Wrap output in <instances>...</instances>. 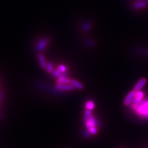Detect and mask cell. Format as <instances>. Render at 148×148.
I'll use <instances>...</instances> for the list:
<instances>
[{"label": "cell", "mask_w": 148, "mask_h": 148, "mask_svg": "<svg viewBox=\"0 0 148 148\" xmlns=\"http://www.w3.org/2000/svg\"><path fill=\"white\" fill-rule=\"evenodd\" d=\"M148 6V0H137L133 3V8L135 10H140Z\"/></svg>", "instance_id": "obj_4"}, {"label": "cell", "mask_w": 148, "mask_h": 148, "mask_svg": "<svg viewBox=\"0 0 148 148\" xmlns=\"http://www.w3.org/2000/svg\"><path fill=\"white\" fill-rule=\"evenodd\" d=\"M38 61H39L40 67L42 69H46L47 62H46V61L45 56L43 54H38Z\"/></svg>", "instance_id": "obj_9"}, {"label": "cell", "mask_w": 148, "mask_h": 148, "mask_svg": "<svg viewBox=\"0 0 148 148\" xmlns=\"http://www.w3.org/2000/svg\"><path fill=\"white\" fill-rule=\"evenodd\" d=\"M88 130L90 132L91 135H96V134L98 133V128H97V127H92V128H90Z\"/></svg>", "instance_id": "obj_15"}, {"label": "cell", "mask_w": 148, "mask_h": 148, "mask_svg": "<svg viewBox=\"0 0 148 148\" xmlns=\"http://www.w3.org/2000/svg\"><path fill=\"white\" fill-rule=\"evenodd\" d=\"M4 98V94L2 91H0V106H1Z\"/></svg>", "instance_id": "obj_18"}, {"label": "cell", "mask_w": 148, "mask_h": 148, "mask_svg": "<svg viewBox=\"0 0 148 148\" xmlns=\"http://www.w3.org/2000/svg\"><path fill=\"white\" fill-rule=\"evenodd\" d=\"M143 98H144V92L141 91V90L136 91L135 98H134L133 103H140L143 101Z\"/></svg>", "instance_id": "obj_7"}, {"label": "cell", "mask_w": 148, "mask_h": 148, "mask_svg": "<svg viewBox=\"0 0 148 148\" xmlns=\"http://www.w3.org/2000/svg\"><path fill=\"white\" fill-rule=\"evenodd\" d=\"M147 83V79L145 78H142L141 79L139 80L137 83L136 84V85L134 87V90L135 91H138L141 90L143 86H145V85Z\"/></svg>", "instance_id": "obj_6"}, {"label": "cell", "mask_w": 148, "mask_h": 148, "mask_svg": "<svg viewBox=\"0 0 148 148\" xmlns=\"http://www.w3.org/2000/svg\"><path fill=\"white\" fill-rule=\"evenodd\" d=\"M46 70L47 71L48 73H53L54 69V66L53 64L51 62H48L47 64H46Z\"/></svg>", "instance_id": "obj_13"}, {"label": "cell", "mask_w": 148, "mask_h": 148, "mask_svg": "<svg viewBox=\"0 0 148 148\" xmlns=\"http://www.w3.org/2000/svg\"><path fill=\"white\" fill-rule=\"evenodd\" d=\"M64 73H62V75L58 78V83H61V84H70L71 83V80L70 78L67 77V75H64Z\"/></svg>", "instance_id": "obj_8"}, {"label": "cell", "mask_w": 148, "mask_h": 148, "mask_svg": "<svg viewBox=\"0 0 148 148\" xmlns=\"http://www.w3.org/2000/svg\"><path fill=\"white\" fill-rule=\"evenodd\" d=\"M71 84L75 87V88H77L78 90H83V88H84V86H83V84L82 83H80V82H78L75 79H73L71 80Z\"/></svg>", "instance_id": "obj_11"}, {"label": "cell", "mask_w": 148, "mask_h": 148, "mask_svg": "<svg viewBox=\"0 0 148 148\" xmlns=\"http://www.w3.org/2000/svg\"><path fill=\"white\" fill-rule=\"evenodd\" d=\"M95 106V103L93 101H91V100L88 101L85 103V108H86V109H88V110H91L92 109H94Z\"/></svg>", "instance_id": "obj_12"}, {"label": "cell", "mask_w": 148, "mask_h": 148, "mask_svg": "<svg viewBox=\"0 0 148 148\" xmlns=\"http://www.w3.org/2000/svg\"><path fill=\"white\" fill-rule=\"evenodd\" d=\"M55 88L57 90L63 92L71 91L75 90V87H74L71 83H70V84H61V83H57L55 86Z\"/></svg>", "instance_id": "obj_3"}, {"label": "cell", "mask_w": 148, "mask_h": 148, "mask_svg": "<svg viewBox=\"0 0 148 148\" xmlns=\"http://www.w3.org/2000/svg\"><path fill=\"white\" fill-rule=\"evenodd\" d=\"M132 108L135 110L136 114L143 119H148V101H142L140 103L132 104Z\"/></svg>", "instance_id": "obj_1"}, {"label": "cell", "mask_w": 148, "mask_h": 148, "mask_svg": "<svg viewBox=\"0 0 148 148\" xmlns=\"http://www.w3.org/2000/svg\"><path fill=\"white\" fill-rule=\"evenodd\" d=\"M84 123L86 129L89 130L92 127H97L100 125V122L92 115L91 111L88 109L85 110Z\"/></svg>", "instance_id": "obj_2"}, {"label": "cell", "mask_w": 148, "mask_h": 148, "mask_svg": "<svg viewBox=\"0 0 148 148\" xmlns=\"http://www.w3.org/2000/svg\"><path fill=\"white\" fill-rule=\"evenodd\" d=\"M3 119V115L0 114V119Z\"/></svg>", "instance_id": "obj_19"}, {"label": "cell", "mask_w": 148, "mask_h": 148, "mask_svg": "<svg viewBox=\"0 0 148 148\" xmlns=\"http://www.w3.org/2000/svg\"><path fill=\"white\" fill-rule=\"evenodd\" d=\"M49 43V40L48 39H43L41 40L40 42L38 43V50H43L45 48L46 45H47Z\"/></svg>", "instance_id": "obj_10"}, {"label": "cell", "mask_w": 148, "mask_h": 148, "mask_svg": "<svg viewBox=\"0 0 148 148\" xmlns=\"http://www.w3.org/2000/svg\"><path fill=\"white\" fill-rule=\"evenodd\" d=\"M58 69L61 73H65V72L67 71V67H66V66H65V65H62V64L59 65V66H58Z\"/></svg>", "instance_id": "obj_14"}, {"label": "cell", "mask_w": 148, "mask_h": 148, "mask_svg": "<svg viewBox=\"0 0 148 148\" xmlns=\"http://www.w3.org/2000/svg\"><path fill=\"white\" fill-rule=\"evenodd\" d=\"M136 94V91L135 90H132L131 91H130L128 92V94L126 96L125 99L123 101V103L125 106H128L132 104L133 103V101L134 100V98H135V96Z\"/></svg>", "instance_id": "obj_5"}, {"label": "cell", "mask_w": 148, "mask_h": 148, "mask_svg": "<svg viewBox=\"0 0 148 148\" xmlns=\"http://www.w3.org/2000/svg\"><path fill=\"white\" fill-rule=\"evenodd\" d=\"M53 74L54 77H56V78H59V77H61V76L62 75V73H61V72H60V71L58 70V69H57L56 70H54V71Z\"/></svg>", "instance_id": "obj_16"}, {"label": "cell", "mask_w": 148, "mask_h": 148, "mask_svg": "<svg viewBox=\"0 0 148 148\" xmlns=\"http://www.w3.org/2000/svg\"><path fill=\"white\" fill-rule=\"evenodd\" d=\"M83 136H84V137L85 138H88L91 136V133L90 132H89V130L88 129L85 130L83 132Z\"/></svg>", "instance_id": "obj_17"}]
</instances>
